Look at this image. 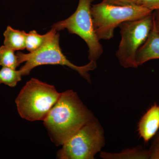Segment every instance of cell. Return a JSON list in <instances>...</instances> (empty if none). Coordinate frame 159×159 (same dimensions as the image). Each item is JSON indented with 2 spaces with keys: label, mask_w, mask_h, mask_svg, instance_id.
I'll use <instances>...</instances> for the list:
<instances>
[{
  "label": "cell",
  "mask_w": 159,
  "mask_h": 159,
  "mask_svg": "<svg viewBox=\"0 0 159 159\" xmlns=\"http://www.w3.org/2000/svg\"><path fill=\"white\" fill-rule=\"evenodd\" d=\"M138 0H102V2L118 5V6H130L137 5Z\"/></svg>",
  "instance_id": "obj_17"
},
{
  "label": "cell",
  "mask_w": 159,
  "mask_h": 159,
  "mask_svg": "<svg viewBox=\"0 0 159 159\" xmlns=\"http://www.w3.org/2000/svg\"><path fill=\"white\" fill-rule=\"evenodd\" d=\"M153 24L152 12L147 16L120 24L121 40L116 56L120 65L125 68H137L136 56L139 48L145 42Z\"/></svg>",
  "instance_id": "obj_7"
},
{
  "label": "cell",
  "mask_w": 159,
  "mask_h": 159,
  "mask_svg": "<svg viewBox=\"0 0 159 159\" xmlns=\"http://www.w3.org/2000/svg\"><path fill=\"white\" fill-rule=\"evenodd\" d=\"M15 51L5 45L0 47V66L16 69L20 64L17 54Z\"/></svg>",
  "instance_id": "obj_13"
},
{
  "label": "cell",
  "mask_w": 159,
  "mask_h": 159,
  "mask_svg": "<svg viewBox=\"0 0 159 159\" xmlns=\"http://www.w3.org/2000/svg\"><path fill=\"white\" fill-rule=\"evenodd\" d=\"M148 149L149 159H159V131L156 135Z\"/></svg>",
  "instance_id": "obj_15"
},
{
  "label": "cell",
  "mask_w": 159,
  "mask_h": 159,
  "mask_svg": "<svg viewBox=\"0 0 159 159\" xmlns=\"http://www.w3.org/2000/svg\"><path fill=\"white\" fill-rule=\"evenodd\" d=\"M94 116L77 93L68 90L61 93L59 99L43 121L51 141L56 145H62Z\"/></svg>",
  "instance_id": "obj_1"
},
{
  "label": "cell",
  "mask_w": 159,
  "mask_h": 159,
  "mask_svg": "<svg viewBox=\"0 0 159 159\" xmlns=\"http://www.w3.org/2000/svg\"><path fill=\"white\" fill-rule=\"evenodd\" d=\"M60 94L54 85L31 78L16 99L18 112L20 117L28 121H43Z\"/></svg>",
  "instance_id": "obj_2"
},
{
  "label": "cell",
  "mask_w": 159,
  "mask_h": 159,
  "mask_svg": "<svg viewBox=\"0 0 159 159\" xmlns=\"http://www.w3.org/2000/svg\"><path fill=\"white\" fill-rule=\"evenodd\" d=\"M26 34L25 31L8 26L4 33V45L15 51L24 50L26 48Z\"/></svg>",
  "instance_id": "obj_11"
},
{
  "label": "cell",
  "mask_w": 159,
  "mask_h": 159,
  "mask_svg": "<svg viewBox=\"0 0 159 159\" xmlns=\"http://www.w3.org/2000/svg\"><path fill=\"white\" fill-rule=\"evenodd\" d=\"M153 21L157 29L159 30V11H155L152 12Z\"/></svg>",
  "instance_id": "obj_18"
},
{
  "label": "cell",
  "mask_w": 159,
  "mask_h": 159,
  "mask_svg": "<svg viewBox=\"0 0 159 159\" xmlns=\"http://www.w3.org/2000/svg\"><path fill=\"white\" fill-rule=\"evenodd\" d=\"M94 0H79L74 14L66 19L54 24L52 28L57 31L67 29L69 33L78 35L85 42L89 48V61L97 62L102 56L103 48L94 29L91 15Z\"/></svg>",
  "instance_id": "obj_6"
},
{
  "label": "cell",
  "mask_w": 159,
  "mask_h": 159,
  "mask_svg": "<svg viewBox=\"0 0 159 159\" xmlns=\"http://www.w3.org/2000/svg\"><path fill=\"white\" fill-rule=\"evenodd\" d=\"M91 12L94 29L100 40L112 38L115 29L124 22L143 18L153 11L139 5L118 6L101 2L92 6Z\"/></svg>",
  "instance_id": "obj_5"
},
{
  "label": "cell",
  "mask_w": 159,
  "mask_h": 159,
  "mask_svg": "<svg viewBox=\"0 0 159 159\" xmlns=\"http://www.w3.org/2000/svg\"><path fill=\"white\" fill-rule=\"evenodd\" d=\"M22 74L20 70L3 67L0 70V84H4L10 87H14L17 83L21 80Z\"/></svg>",
  "instance_id": "obj_14"
},
{
  "label": "cell",
  "mask_w": 159,
  "mask_h": 159,
  "mask_svg": "<svg viewBox=\"0 0 159 159\" xmlns=\"http://www.w3.org/2000/svg\"><path fill=\"white\" fill-rule=\"evenodd\" d=\"M105 144L104 129L94 116L62 145L57 153L60 159H93Z\"/></svg>",
  "instance_id": "obj_4"
},
{
  "label": "cell",
  "mask_w": 159,
  "mask_h": 159,
  "mask_svg": "<svg viewBox=\"0 0 159 159\" xmlns=\"http://www.w3.org/2000/svg\"><path fill=\"white\" fill-rule=\"evenodd\" d=\"M157 59H159V30L153 21L148 37L137 51L136 61L139 66L151 60Z\"/></svg>",
  "instance_id": "obj_9"
},
{
  "label": "cell",
  "mask_w": 159,
  "mask_h": 159,
  "mask_svg": "<svg viewBox=\"0 0 159 159\" xmlns=\"http://www.w3.org/2000/svg\"><path fill=\"white\" fill-rule=\"evenodd\" d=\"M100 157L102 159H149L148 150L141 146L126 148L119 152L101 151Z\"/></svg>",
  "instance_id": "obj_10"
},
{
  "label": "cell",
  "mask_w": 159,
  "mask_h": 159,
  "mask_svg": "<svg viewBox=\"0 0 159 159\" xmlns=\"http://www.w3.org/2000/svg\"><path fill=\"white\" fill-rule=\"evenodd\" d=\"M54 31L52 28L46 34H40L35 30L27 33L26 38V48L30 53L35 52L42 48L51 37Z\"/></svg>",
  "instance_id": "obj_12"
},
{
  "label": "cell",
  "mask_w": 159,
  "mask_h": 159,
  "mask_svg": "<svg viewBox=\"0 0 159 159\" xmlns=\"http://www.w3.org/2000/svg\"><path fill=\"white\" fill-rule=\"evenodd\" d=\"M139 136L147 144L159 129V104L153 103L141 117L138 124Z\"/></svg>",
  "instance_id": "obj_8"
},
{
  "label": "cell",
  "mask_w": 159,
  "mask_h": 159,
  "mask_svg": "<svg viewBox=\"0 0 159 159\" xmlns=\"http://www.w3.org/2000/svg\"><path fill=\"white\" fill-rule=\"evenodd\" d=\"M55 29L51 37L41 48L35 52L24 54L18 51L17 55L21 63L25 62L20 70L22 76L30 74L34 67L44 65H59L66 66L77 71L88 82H91L89 72L97 68V62L90 61L83 66H77L72 63L62 53L59 45L60 34Z\"/></svg>",
  "instance_id": "obj_3"
},
{
  "label": "cell",
  "mask_w": 159,
  "mask_h": 159,
  "mask_svg": "<svg viewBox=\"0 0 159 159\" xmlns=\"http://www.w3.org/2000/svg\"><path fill=\"white\" fill-rule=\"evenodd\" d=\"M137 5L143 6L152 11H159V0H138Z\"/></svg>",
  "instance_id": "obj_16"
}]
</instances>
